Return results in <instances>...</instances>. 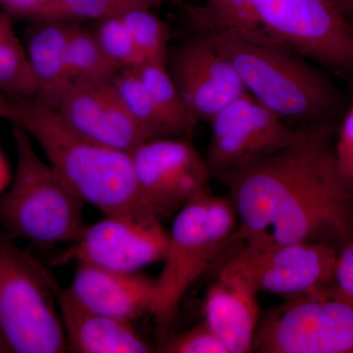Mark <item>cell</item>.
Returning <instances> with one entry per match:
<instances>
[{
    "instance_id": "cell-9",
    "label": "cell",
    "mask_w": 353,
    "mask_h": 353,
    "mask_svg": "<svg viewBox=\"0 0 353 353\" xmlns=\"http://www.w3.org/2000/svg\"><path fill=\"white\" fill-rule=\"evenodd\" d=\"M169 233L155 216H105L88 225L50 264H85L125 273L163 260Z\"/></svg>"
},
{
    "instance_id": "cell-12",
    "label": "cell",
    "mask_w": 353,
    "mask_h": 353,
    "mask_svg": "<svg viewBox=\"0 0 353 353\" xmlns=\"http://www.w3.org/2000/svg\"><path fill=\"white\" fill-rule=\"evenodd\" d=\"M132 155L146 208L161 221L208 190V162L187 139H150Z\"/></svg>"
},
{
    "instance_id": "cell-23",
    "label": "cell",
    "mask_w": 353,
    "mask_h": 353,
    "mask_svg": "<svg viewBox=\"0 0 353 353\" xmlns=\"http://www.w3.org/2000/svg\"><path fill=\"white\" fill-rule=\"evenodd\" d=\"M68 63L74 83L108 82L119 70L105 57L92 30L73 23L68 39Z\"/></svg>"
},
{
    "instance_id": "cell-32",
    "label": "cell",
    "mask_w": 353,
    "mask_h": 353,
    "mask_svg": "<svg viewBox=\"0 0 353 353\" xmlns=\"http://www.w3.org/2000/svg\"><path fill=\"white\" fill-rule=\"evenodd\" d=\"M14 113V99L0 90V119L10 122Z\"/></svg>"
},
{
    "instance_id": "cell-3",
    "label": "cell",
    "mask_w": 353,
    "mask_h": 353,
    "mask_svg": "<svg viewBox=\"0 0 353 353\" xmlns=\"http://www.w3.org/2000/svg\"><path fill=\"white\" fill-rule=\"evenodd\" d=\"M203 36L233 64L246 92L283 119L332 122L341 112L338 88L301 55L239 34Z\"/></svg>"
},
{
    "instance_id": "cell-25",
    "label": "cell",
    "mask_w": 353,
    "mask_h": 353,
    "mask_svg": "<svg viewBox=\"0 0 353 353\" xmlns=\"http://www.w3.org/2000/svg\"><path fill=\"white\" fill-rule=\"evenodd\" d=\"M145 63L167 65L170 31L152 10L139 9L120 16Z\"/></svg>"
},
{
    "instance_id": "cell-18",
    "label": "cell",
    "mask_w": 353,
    "mask_h": 353,
    "mask_svg": "<svg viewBox=\"0 0 353 353\" xmlns=\"http://www.w3.org/2000/svg\"><path fill=\"white\" fill-rule=\"evenodd\" d=\"M60 314L69 352L78 353H148L152 348L132 322L99 314L82 307L66 290H60Z\"/></svg>"
},
{
    "instance_id": "cell-21",
    "label": "cell",
    "mask_w": 353,
    "mask_h": 353,
    "mask_svg": "<svg viewBox=\"0 0 353 353\" xmlns=\"http://www.w3.org/2000/svg\"><path fill=\"white\" fill-rule=\"evenodd\" d=\"M111 83L132 119L148 141L175 138L143 85L138 70H120Z\"/></svg>"
},
{
    "instance_id": "cell-31",
    "label": "cell",
    "mask_w": 353,
    "mask_h": 353,
    "mask_svg": "<svg viewBox=\"0 0 353 353\" xmlns=\"http://www.w3.org/2000/svg\"><path fill=\"white\" fill-rule=\"evenodd\" d=\"M12 172H11L10 165L8 160L6 159V155L0 150V196L3 194L7 188L10 185L12 180Z\"/></svg>"
},
{
    "instance_id": "cell-5",
    "label": "cell",
    "mask_w": 353,
    "mask_h": 353,
    "mask_svg": "<svg viewBox=\"0 0 353 353\" xmlns=\"http://www.w3.org/2000/svg\"><path fill=\"white\" fill-rule=\"evenodd\" d=\"M60 290L37 257L0 228V345L4 352H69Z\"/></svg>"
},
{
    "instance_id": "cell-11",
    "label": "cell",
    "mask_w": 353,
    "mask_h": 353,
    "mask_svg": "<svg viewBox=\"0 0 353 353\" xmlns=\"http://www.w3.org/2000/svg\"><path fill=\"white\" fill-rule=\"evenodd\" d=\"M338 253L333 246L313 241L246 245L229 262L257 292L294 297L331 287Z\"/></svg>"
},
{
    "instance_id": "cell-28",
    "label": "cell",
    "mask_w": 353,
    "mask_h": 353,
    "mask_svg": "<svg viewBox=\"0 0 353 353\" xmlns=\"http://www.w3.org/2000/svg\"><path fill=\"white\" fill-rule=\"evenodd\" d=\"M334 148L341 175L353 185V102L341 121Z\"/></svg>"
},
{
    "instance_id": "cell-4",
    "label": "cell",
    "mask_w": 353,
    "mask_h": 353,
    "mask_svg": "<svg viewBox=\"0 0 353 353\" xmlns=\"http://www.w3.org/2000/svg\"><path fill=\"white\" fill-rule=\"evenodd\" d=\"M13 138L17 161L0 196V228L15 241L43 248L74 243L88 226L85 202L39 157L31 137L17 125Z\"/></svg>"
},
{
    "instance_id": "cell-29",
    "label": "cell",
    "mask_w": 353,
    "mask_h": 353,
    "mask_svg": "<svg viewBox=\"0 0 353 353\" xmlns=\"http://www.w3.org/2000/svg\"><path fill=\"white\" fill-rule=\"evenodd\" d=\"M331 292L353 304V238L339 250Z\"/></svg>"
},
{
    "instance_id": "cell-24",
    "label": "cell",
    "mask_w": 353,
    "mask_h": 353,
    "mask_svg": "<svg viewBox=\"0 0 353 353\" xmlns=\"http://www.w3.org/2000/svg\"><path fill=\"white\" fill-rule=\"evenodd\" d=\"M252 0H205L202 6H185L196 34L243 36L248 31Z\"/></svg>"
},
{
    "instance_id": "cell-33",
    "label": "cell",
    "mask_w": 353,
    "mask_h": 353,
    "mask_svg": "<svg viewBox=\"0 0 353 353\" xmlns=\"http://www.w3.org/2000/svg\"><path fill=\"white\" fill-rule=\"evenodd\" d=\"M348 24L353 28V0H333Z\"/></svg>"
},
{
    "instance_id": "cell-8",
    "label": "cell",
    "mask_w": 353,
    "mask_h": 353,
    "mask_svg": "<svg viewBox=\"0 0 353 353\" xmlns=\"http://www.w3.org/2000/svg\"><path fill=\"white\" fill-rule=\"evenodd\" d=\"M331 288V287H330ZM292 297L259 322L262 353H353V304L331 290Z\"/></svg>"
},
{
    "instance_id": "cell-7",
    "label": "cell",
    "mask_w": 353,
    "mask_h": 353,
    "mask_svg": "<svg viewBox=\"0 0 353 353\" xmlns=\"http://www.w3.org/2000/svg\"><path fill=\"white\" fill-rule=\"evenodd\" d=\"M246 38L277 44L353 75V28L333 0H252Z\"/></svg>"
},
{
    "instance_id": "cell-19",
    "label": "cell",
    "mask_w": 353,
    "mask_h": 353,
    "mask_svg": "<svg viewBox=\"0 0 353 353\" xmlns=\"http://www.w3.org/2000/svg\"><path fill=\"white\" fill-rule=\"evenodd\" d=\"M138 73L175 138H190L199 121L183 101L167 65L145 63Z\"/></svg>"
},
{
    "instance_id": "cell-1",
    "label": "cell",
    "mask_w": 353,
    "mask_h": 353,
    "mask_svg": "<svg viewBox=\"0 0 353 353\" xmlns=\"http://www.w3.org/2000/svg\"><path fill=\"white\" fill-rule=\"evenodd\" d=\"M332 122L301 128L292 145L222 176L246 245L353 238V185L340 172Z\"/></svg>"
},
{
    "instance_id": "cell-2",
    "label": "cell",
    "mask_w": 353,
    "mask_h": 353,
    "mask_svg": "<svg viewBox=\"0 0 353 353\" xmlns=\"http://www.w3.org/2000/svg\"><path fill=\"white\" fill-rule=\"evenodd\" d=\"M10 122L39 143L55 173L85 203L105 216H154L143 202L132 153L90 141L34 99H14Z\"/></svg>"
},
{
    "instance_id": "cell-6",
    "label": "cell",
    "mask_w": 353,
    "mask_h": 353,
    "mask_svg": "<svg viewBox=\"0 0 353 353\" xmlns=\"http://www.w3.org/2000/svg\"><path fill=\"white\" fill-rule=\"evenodd\" d=\"M236 219L230 197L216 196L208 190L176 212L163 268L157 278V299L152 315L158 328L165 331L175 321L185 292L227 245Z\"/></svg>"
},
{
    "instance_id": "cell-17",
    "label": "cell",
    "mask_w": 353,
    "mask_h": 353,
    "mask_svg": "<svg viewBox=\"0 0 353 353\" xmlns=\"http://www.w3.org/2000/svg\"><path fill=\"white\" fill-rule=\"evenodd\" d=\"M26 32L25 48L38 87L34 101L57 110L73 81L68 63V39L73 22L32 21Z\"/></svg>"
},
{
    "instance_id": "cell-14",
    "label": "cell",
    "mask_w": 353,
    "mask_h": 353,
    "mask_svg": "<svg viewBox=\"0 0 353 353\" xmlns=\"http://www.w3.org/2000/svg\"><path fill=\"white\" fill-rule=\"evenodd\" d=\"M57 111L74 131L115 150L132 153L148 141L111 81L74 83Z\"/></svg>"
},
{
    "instance_id": "cell-26",
    "label": "cell",
    "mask_w": 353,
    "mask_h": 353,
    "mask_svg": "<svg viewBox=\"0 0 353 353\" xmlns=\"http://www.w3.org/2000/svg\"><path fill=\"white\" fill-rule=\"evenodd\" d=\"M92 32L105 57L119 71L145 64L120 16L95 21Z\"/></svg>"
},
{
    "instance_id": "cell-27",
    "label": "cell",
    "mask_w": 353,
    "mask_h": 353,
    "mask_svg": "<svg viewBox=\"0 0 353 353\" xmlns=\"http://www.w3.org/2000/svg\"><path fill=\"white\" fill-rule=\"evenodd\" d=\"M165 353H229L219 336L205 322L183 333L169 336L162 343Z\"/></svg>"
},
{
    "instance_id": "cell-15",
    "label": "cell",
    "mask_w": 353,
    "mask_h": 353,
    "mask_svg": "<svg viewBox=\"0 0 353 353\" xmlns=\"http://www.w3.org/2000/svg\"><path fill=\"white\" fill-rule=\"evenodd\" d=\"M66 290L88 310L134 322L152 314L157 285V279L139 272L125 273L80 264Z\"/></svg>"
},
{
    "instance_id": "cell-16",
    "label": "cell",
    "mask_w": 353,
    "mask_h": 353,
    "mask_svg": "<svg viewBox=\"0 0 353 353\" xmlns=\"http://www.w3.org/2000/svg\"><path fill=\"white\" fill-rule=\"evenodd\" d=\"M257 294L250 279L230 262L209 285L203 321L219 336L229 353L253 350L259 324Z\"/></svg>"
},
{
    "instance_id": "cell-22",
    "label": "cell",
    "mask_w": 353,
    "mask_h": 353,
    "mask_svg": "<svg viewBox=\"0 0 353 353\" xmlns=\"http://www.w3.org/2000/svg\"><path fill=\"white\" fill-rule=\"evenodd\" d=\"M174 0H51L34 20L57 19L80 23L118 17L139 9L161 7Z\"/></svg>"
},
{
    "instance_id": "cell-20",
    "label": "cell",
    "mask_w": 353,
    "mask_h": 353,
    "mask_svg": "<svg viewBox=\"0 0 353 353\" xmlns=\"http://www.w3.org/2000/svg\"><path fill=\"white\" fill-rule=\"evenodd\" d=\"M0 90L13 99H34L36 80L24 43L14 31L6 13L0 12Z\"/></svg>"
},
{
    "instance_id": "cell-10",
    "label": "cell",
    "mask_w": 353,
    "mask_h": 353,
    "mask_svg": "<svg viewBox=\"0 0 353 353\" xmlns=\"http://www.w3.org/2000/svg\"><path fill=\"white\" fill-rule=\"evenodd\" d=\"M210 124L205 160L219 176L287 148L301 132L248 92L221 109Z\"/></svg>"
},
{
    "instance_id": "cell-34",
    "label": "cell",
    "mask_w": 353,
    "mask_h": 353,
    "mask_svg": "<svg viewBox=\"0 0 353 353\" xmlns=\"http://www.w3.org/2000/svg\"><path fill=\"white\" fill-rule=\"evenodd\" d=\"M0 352H4L3 347H2L1 345H0Z\"/></svg>"
},
{
    "instance_id": "cell-30",
    "label": "cell",
    "mask_w": 353,
    "mask_h": 353,
    "mask_svg": "<svg viewBox=\"0 0 353 353\" xmlns=\"http://www.w3.org/2000/svg\"><path fill=\"white\" fill-rule=\"evenodd\" d=\"M51 0H0L6 13L14 17L34 20L39 11Z\"/></svg>"
},
{
    "instance_id": "cell-13",
    "label": "cell",
    "mask_w": 353,
    "mask_h": 353,
    "mask_svg": "<svg viewBox=\"0 0 353 353\" xmlns=\"http://www.w3.org/2000/svg\"><path fill=\"white\" fill-rule=\"evenodd\" d=\"M167 69L199 122L210 123L221 109L248 92L233 64L203 34L169 50Z\"/></svg>"
}]
</instances>
